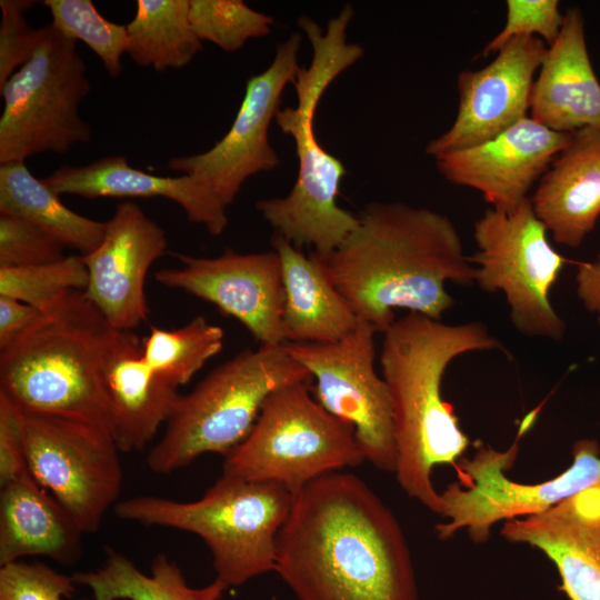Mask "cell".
I'll use <instances>...</instances> for the list:
<instances>
[{"mask_svg":"<svg viewBox=\"0 0 600 600\" xmlns=\"http://www.w3.org/2000/svg\"><path fill=\"white\" fill-rule=\"evenodd\" d=\"M274 571L299 600H418L399 521L349 472L323 474L293 494Z\"/></svg>","mask_w":600,"mask_h":600,"instance_id":"cell-1","label":"cell"},{"mask_svg":"<svg viewBox=\"0 0 600 600\" xmlns=\"http://www.w3.org/2000/svg\"><path fill=\"white\" fill-rule=\"evenodd\" d=\"M326 259L327 273L359 319L386 332L402 309L440 320L454 304L446 282L474 283L476 268L449 217L402 202H371Z\"/></svg>","mask_w":600,"mask_h":600,"instance_id":"cell-2","label":"cell"},{"mask_svg":"<svg viewBox=\"0 0 600 600\" xmlns=\"http://www.w3.org/2000/svg\"><path fill=\"white\" fill-rule=\"evenodd\" d=\"M501 348L480 321L448 324L408 312L383 332L380 352L388 387L397 450L396 478L401 489L440 516L441 497L432 483L434 467L457 466L470 444L451 404L441 393L453 359Z\"/></svg>","mask_w":600,"mask_h":600,"instance_id":"cell-3","label":"cell"},{"mask_svg":"<svg viewBox=\"0 0 600 600\" xmlns=\"http://www.w3.org/2000/svg\"><path fill=\"white\" fill-rule=\"evenodd\" d=\"M352 17L353 8L346 4L326 29L308 16L298 19L311 44L312 58L308 67H299L292 83L297 106L279 109L274 118L279 129L294 142L297 179L287 196L256 203L274 233L299 249L313 248L321 259L328 258L359 224L358 216L337 203L346 168L322 148L314 133L317 108L327 88L364 53L362 46L348 42Z\"/></svg>","mask_w":600,"mask_h":600,"instance_id":"cell-4","label":"cell"},{"mask_svg":"<svg viewBox=\"0 0 600 600\" xmlns=\"http://www.w3.org/2000/svg\"><path fill=\"white\" fill-rule=\"evenodd\" d=\"M120 331L83 291L71 292L0 351V392L22 412L64 417L111 433L103 371Z\"/></svg>","mask_w":600,"mask_h":600,"instance_id":"cell-5","label":"cell"},{"mask_svg":"<svg viewBox=\"0 0 600 600\" xmlns=\"http://www.w3.org/2000/svg\"><path fill=\"white\" fill-rule=\"evenodd\" d=\"M292 500L280 483L222 474L198 500L136 496L113 511L123 520L197 534L212 554L216 578L232 587L276 570L277 539Z\"/></svg>","mask_w":600,"mask_h":600,"instance_id":"cell-6","label":"cell"},{"mask_svg":"<svg viewBox=\"0 0 600 600\" xmlns=\"http://www.w3.org/2000/svg\"><path fill=\"white\" fill-rule=\"evenodd\" d=\"M311 380V373L283 344L240 351L214 368L191 392L180 394L163 436L147 456V466L154 473L166 474L204 453L226 457L248 436L274 390Z\"/></svg>","mask_w":600,"mask_h":600,"instance_id":"cell-7","label":"cell"},{"mask_svg":"<svg viewBox=\"0 0 600 600\" xmlns=\"http://www.w3.org/2000/svg\"><path fill=\"white\" fill-rule=\"evenodd\" d=\"M310 388L293 382L274 390L248 436L224 457L222 474L277 482L296 494L323 474L362 463L354 428L327 411Z\"/></svg>","mask_w":600,"mask_h":600,"instance_id":"cell-8","label":"cell"},{"mask_svg":"<svg viewBox=\"0 0 600 600\" xmlns=\"http://www.w3.org/2000/svg\"><path fill=\"white\" fill-rule=\"evenodd\" d=\"M90 89L77 41L52 23L43 27L31 58L0 87V163L88 142L92 131L79 104Z\"/></svg>","mask_w":600,"mask_h":600,"instance_id":"cell-9","label":"cell"},{"mask_svg":"<svg viewBox=\"0 0 600 600\" xmlns=\"http://www.w3.org/2000/svg\"><path fill=\"white\" fill-rule=\"evenodd\" d=\"M547 233L530 198L511 211L488 208L474 223L477 250L469 259L481 290L503 292L510 320L521 334L559 341L567 326L550 292L568 260Z\"/></svg>","mask_w":600,"mask_h":600,"instance_id":"cell-10","label":"cell"},{"mask_svg":"<svg viewBox=\"0 0 600 600\" xmlns=\"http://www.w3.org/2000/svg\"><path fill=\"white\" fill-rule=\"evenodd\" d=\"M526 430L527 423L522 422L518 437L504 451L480 446L471 459L459 460L457 466L468 481L452 482L440 493V517L448 520L434 528L440 540L464 529L474 543H483L499 521L543 512L584 489L600 486V447L590 439L574 443L572 464L559 476L532 484L510 480L506 472L517 459L519 439Z\"/></svg>","mask_w":600,"mask_h":600,"instance_id":"cell-11","label":"cell"},{"mask_svg":"<svg viewBox=\"0 0 600 600\" xmlns=\"http://www.w3.org/2000/svg\"><path fill=\"white\" fill-rule=\"evenodd\" d=\"M20 423L30 474L83 533L98 531L122 488L120 450L111 433L87 422L22 411Z\"/></svg>","mask_w":600,"mask_h":600,"instance_id":"cell-12","label":"cell"},{"mask_svg":"<svg viewBox=\"0 0 600 600\" xmlns=\"http://www.w3.org/2000/svg\"><path fill=\"white\" fill-rule=\"evenodd\" d=\"M377 331L360 319L331 343L286 342L287 352L316 380L313 396L331 414L350 423L366 460L396 471L397 450L388 387L374 368Z\"/></svg>","mask_w":600,"mask_h":600,"instance_id":"cell-13","label":"cell"},{"mask_svg":"<svg viewBox=\"0 0 600 600\" xmlns=\"http://www.w3.org/2000/svg\"><path fill=\"white\" fill-rule=\"evenodd\" d=\"M301 42V32H292L277 47L270 66L247 80L237 116L213 147L197 154L172 157L167 167L199 179L226 208L250 177L277 168L280 159L269 142V128L284 88L294 81Z\"/></svg>","mask_w":600,"mask_h":600,"instance_id":"cell-14","label":"cell"},{"mask_svg":"<svg viewBox=\"0 0 600 600\" xmlns=\"http://www.w3.org/2000/svg\"><path fill=\"white\" fill-rule=\"evenodd\" d=\"M180 268L160 269V284L214 304L237 319L260 346L286 343L282 330L284 288L276 250L241 253L226 248L216 258L174 253Z\"/></svg>","mask_w":600,"mask_h":600,"instance_id":"cell-15","label":"cell"},{"mask_svg":"<svg viewBox=\"0 0 600 600\" xmlns=\"http://www.w3.org/2000/svg\"><path fill=\"white\" fill-rule=\"evenodd\" d=\"M547 50L542 39L520 36L502 47L489 64L462 71L457 82L456 119L446 132L429 141L426 152L436 158L471 148L527 118L536 73Z\"/></svg>","mask_w":600,"mask_h":600,"instance_id":"cell-16","label":"cell"},{"mask_svg":"<svg viewBox=\"0 0 600 600\" xmlns=\"http://www.w3.org/2000/svg\"><path fill=\"white\" fill-rule=\"evenodd\" d=\"M164 230L133 201H122L101 243L81 254L88 269L86 297L117 330L132 331L147 321L146 277L167 250Z\"/></svg>","mask_w":600,"mask_h":600,"instance_id":"cell-17","label":"cell"},{"mask_svg":"<svg viewBox=\"0 0 600 600\" xmlns=\"http://www.w3.org/2000/svg\"><path fill=\"white\" fill-rule=\"evenodd\" d=\"M571 133L553 131L527 117L491 140L434 158L451 183L479 191L496 210L511 211L527 200Z\"/></svg>","mask_w":600,"mask_h":600,"instance_id":"cell-18","label":"cell"},{"mask_svg":"<svg viewBox=\"0 0 600 600\" xmlns=\"http://www.w3.org/2000/svg\"><path fill=\"white\" fill-rule=\"evenodd\" d=\"M500 533L542 551L569 600H600V486L543 512L504 521Z\"/></svg>","mask_w":600,"mask_h":600,"instance_id":"cell-19","label":"cell"},{"mask_svg":"<svg viewBox=\"0 0 600 600\" xmlns=\"http://www.w3.org/2000/svg\"><path fill=\"white\" fill-rule=\"evenodd\" d=\"M56 193L96 198L162 197L177 202L191 222L213 236L228 226L227 208L199 179L161 177L133 168L124 156H107L83 166L62 164L42 179Z\"/></svg>","mask_w":600,"mask_h":600,"instance_id":"cell-20","label":"cell"},{"mask_svg":"<svg viewBox=\"0 0 600 600\" xmlns=\"http://www.w3.org/2000/svg\"><path fill=\"white\" fill-rule=\"evenodd\" d=\"M530 117L558 132L600 129V82L588 53L579 8L564 13L560 33L548 47L533 83Z\"/></svg>","mask_w":600,"mask_h":600,"instance_id":"cell-21","label":"cell"},{"mask_svg":"<svg viewBox=\"0 0 600 600\" xmlns=\"http://www.w3.org/2000/svg\"><path fill=\"white\" fill-rule=\"evenodd\" d=\"M530 201L554 242L569 248L583 242L600 217V129L571 132Z\"/></svg>","mask_w":600,"mask_h":600,"instance_id":"cell-22","label":"cell"},{"mask_svg":"<svg viewBox=\"0 0 600 600\" xmlns=\"http://www.w3.org/2000/svg\"><path fill=\"white\" fill-rule=\"evenodd\" d=\"M141 346L136 333L120 331L103 371L111 434L121 452L143 450L180 397L178 387L144 361Z\"/></svg>","mask_w":600,"mask_h":600,"instance_id":"cell-23","label":"cell"},{"mask_svg":"<svg viewBox=\"0 0 600 600\" xmlns=\"http://www.w3.org/2000/svg\"><path fill=\"white\" fill-rule=\"evenodd\" d=\"M84 534L71 514L29 470L1 487L0 566L29 556L76 562Z\"/></svg>","mask_w":600,"mask_h":600,"instance_id":"cell-24","label":"cell"},{"mask_svg":"<svg viewBox=\"0 0 600 600\" xmlns=\"http://www.w3.org/2000/svg\"><path fill=\"white\" fill-rule=\"evenodd\" d=\"M284 288L282 330L286 342L331 343L349 334L359 318L330 280L316 253L306 256L274 233Z\"/></svg>","mask_w":600,"mask_h":600,"instance_id":"cell-25","label":"cell"},{"mask_svg":"<svg viewBox=\"0 0 600 600\" xmlns=\"http://www.w3.org/2000/svg\"><path fill=\"white\" fill-rule=\"evenodd\" d=\"M143 573L127 556L108 548L106 560L96 570L72 576L76 584L92 592V600H220L229 588L216 578L202 588L190 587L179 566L159 553Z\"/></svg>","mask_w":600,"mask_h":600,"instance_id":"cell-26","label":"cell"},{"mask_svg":"<svg viewBox=\"0 0 600 600\" xmlns=\"http://www.w3.org/2000/svg\"><path fill=\"white\" fill-rule=\"evenodd\" d=\"M0 212L24 218L82 256L102 241L106 222L83 217L60 200L22 161L0 163Z\"/></svg>","mask_w":600,"mask_h":600,"instance_id":"cell-27","label":"cell"},{"mask_svg":"<svg viewBox=\"0 0 600 600\" xmlns=\"http://www.w3.org/2000/svg\"><path fill=\"white\" fill-rule=\"evenodd\" d=\"M190 0H138L126 24L127 53L139 67L157 71L186 67L202 50L189 20Z\"/></svg>","mask_w":600,"mask_h":600,"instance_id":"cell-28","label":"cell"},{"mask_svg":"<svg viewBox=\"0 0 600 600\" xmlns=\"http://www.w3.org/2000/svg\"><path fill=\"white\" fill-rule=\"evenodd\" d=\"M223 338V330L203 316L172 330L152 326L142 339V358L152 370L179 388L222 350Z\"/></svg>","mask_w":600,"mask_h":600,"instance_id":"cell-29","label":"cell"},{"mask_svg":"<svg viewBox=\"0 0 600 600\" xmlns=\"http://www.w3.org/2000/svg\"><path fill=\"white\" fill-rule=\"evenodd\" d=\"M89 281L82 256L29 267L0 268V296L13 298L42 312L50 311L73 291H84Z\"/></svg>","mask_w":600,"mask_h":600,"instance_id":"cell-30","label":"cell"},{"mask_svg":"<svg viewBox=\"0 0 600 600\" xmlns=\"http://www.w3.org/2000/svg\"><path fill=\"white\" fill-rule=\"evenodd\" d=\"M52 24L67 38L84 42L101 60L107 72H122V56L128 49L126 24L102 17L90 0H46Z\"/></svg>","mask_w":600,"mask_h":600,"instance_id":"cell-31","label":"cell"},{"mask_svg":"<svg viewBox=\"0 0 600 600\" xmlns=\"http://www.w3.org/2000/svg\"><path fill=\"white\" fill-rule=\"evenodd\" d=\"M189 20L201 42L209 41L226 52L269 34L274 23L272 17L241 0H190Z\"/></svg>","mask_w":600,"mask_h":600,"instance_id":"cell-32","label":"cell"},{"mask_svg":"<svg viewBox=\"0 0 600 600\" xmlns=\"http://www.w3.org/2000/svg\"><path fill=\"white\" fill-rule=\"evenodd\" d=\"M64 244L33 222L0 212V268L29 267L63 259Z\"/></svg>","mask_w":600,"mask_h":600,"instance_id":"cell-33","label":"cell"},{"mask_svg":"<svg viewBox=\"0 0 600 600\" xmlns=\"http://www.w3.org/2000/svg\"><path fill=\"white\" fill-rule=\"evenodd\" d=\"M506 3V23L484 46L481 57L497 53L511 39L520 36L538 37L548 47L558 38L564 19L558 0H508Z\"/></svg>","mask_w":600,"mask_h":600,"instance_id":"cell-34","label":"cell"},{"mask_svg":"<svg viewBox=\"0 0 600 600\" xmlns=\"http://www.w3.org/2000/svg\"><path fill=\"white\" fill-rule=\"evenodd\" d=\"M74 586L72 576L42 562L20 560L0 566V600H63L71 597Z\"/></svg>","mask_w":600,"mask_h":600,"instance_id":"cell-35","label":"cell"},{"mask_svg":"<svg viewBox=\"0 0 600 600\" xmlns=\"http://www.w3.org/2000/svg\"><path fill=\"white\" fill-rule=\"evenodd\" d=\"M31 0H1L0 87L33 54L42 28H31L24 13L36 4Z\"/></svg>","mask_w":600,"mask_h":600,"instance_id":"cell-36","label":"cell"},{"mask_svg":"<svg viewBox=\"0 0 600 600\" xmlns=\"http://www.w3.org/2000/svg\"><path fill=\"white\" fill-rule=\"evenodd\" d=\"M27 470L20 411L0 392V487L13 481Z\"/></svg>","mask_w":600,"mask_h":600,"instance_id":"cell-37","label":"cell"},{"mask_svg":"<svg viewBox=\"0 0 600 600\" xmlns=\"http://www.w3.org/2000/svg\"><path fill=\"white\" fill-rule=\"evenodd\" d=\"M41 310L0 296V351H4L26 336L43 317Z\"/></svg>","mask_w":600,"mask_h":600,"instance_id":"cell-38","label":"cell"},{"mask_svg":"<svg viewBox=\"0 0 600 600\" xmlns=\"http://www.w3.org/2000/svg\"><path fill=\"white\" fill-rule=\"evenodd\" d=\"M574 279L579 300L600 326V256L592 262H578Z\"/></svg>","mask_w":600,"mask_h":600,"instance_id":"cell-39","label":"cell"}]
</instances>
